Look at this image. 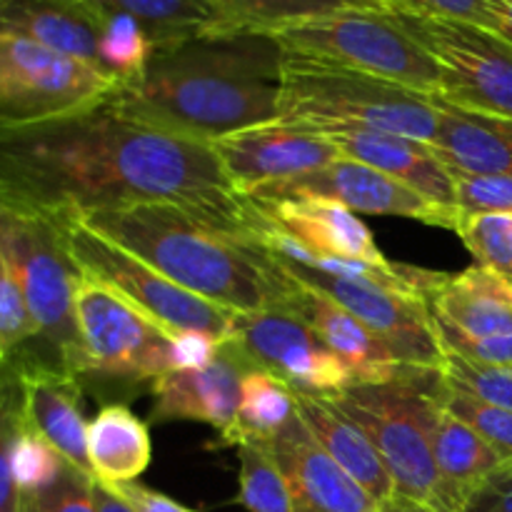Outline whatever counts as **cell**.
I'll use <instances>...</instances> for the list:
<instances>
[{
  "mask_svg": "<svg viewBox=\"0 0 512 512\" xmlns=\"http://www.w3.org/2000/svg\"><path fill=\"white\" fill-rule=\"evenodd\" d=\"M0 253L8 260L25 305L38 325V350L30 360L78 378L80 338L75 288L80 270L53 220L0 200Z\"/></svg>",
  "mask_w": 512,
  "mask_h": 512,
  "instance_id": "6",
  "label": "cell"
},
{
  "mask_svg": "<svg viewBox=\"0 0 512 512\" xmlns=\"http://www.w3.org/2000/svg\"><path fill=\"white\" fill-rule=\"evenodd\" d=\"M20 428H23L20 375L15 365L5 360L3 378H0V512H20V500H23L10 468V450Z\"/></svg>",
  "mask_w": 512,
  "mask_h": 512,
  "instance_id": "36",
  "label": "cell"
},
{
  "mask_svg": "<svg viewBox=\"0 0 512 512\" xmlns=\"http://www.w3.org/2000/svg\"><path fill=\"white\" fill-rule=\"evenodd\" d=\"M273 258L288 278L320 290L340 308L355 315L360 323L368 325L405 368L443 373L445 353L435 335L433 318H430V308L423 295L370 283V280L338 278V275L303 268L278 255Z\"/></svg>",
  "mask_w": 512,
  "mask_h": 512,
  "instance_id": "12",
  "label": "cell"
},
{
  "mask_svg": "<svg viewBox=\"0 0 512 512\" xmlns=\"http://www.w3.org/2000/svg\"><path fill=\"white\" fill-rule=\"evenodd\" d=\"M390 13L415 15V18L450 20L493 30L490 0H385Z\"/></svg>",
  "mask_w": 512,
  "mask_h": 512,
  "instance_id": "41",
  "label": "cell"
},
{
  "mask_svg": "<svg viewBox=\"0 0 512 512\" xmlns=\"http://www.w3.org/2000/svg\"><path fill=\"white\" fill-rule=\"evenodd\" d=\"M378 512H435V510L428 508V505H423V503H415V500L395 495V498H390L388 503L380 505Z\"/></svg>",
  "mask_w": 512,
  "mask_h": 512,
  "instance_id": "47",
  "label": "cell"
},
{
  "mask_svg": "<svg viewBox=\"0 0 512 512\" xmlns=\"http://www.w3.org/2000/svg\"><path fill=\"white\" fill-rule=\"evenodd\" d=\"M455 233L475 265L512 280V213H460Z\"/></svg>",
  "mask_w": 512,
  "mask_h": 512,
  "instance_id": "33",
  "label": "cell"
},
{
  "mask_svg": "<svg viewBox=\"0 0 512 512\" xmlns=\"http://www.w3.org/2000/svg\"><path fill=\"white\" fill-rule=\"evenodd\" d=\"M285 53L440 95L443 68L395 13H345L273 33Z\"/></svg>",
  "mask_w": 512,
  "mask_h": 512,
  "instance_id": "8",
  "label": "cell"
},
{
  "mask_svg": "<svg viewBox=\"0 0 512 512\" xmlns=\"http://www.w3.org/2000/svg\"><path fill=\"white\" fill-rule=\"evenodd\" d=\"M278 123L323 135L370 130L433 143L440 108L435 95L285 53Z\"/></svg>",
  "mask_w": 512,
  "mask_h": 512,
  "instance_id": "4",
  "label": "cell"
},
{
  "mask_svg": "<svg viewBox=\"0 0 512 512\" xmlns=\"http://www.w3.org/2000/svg\"><path fill=\"white\" fill-rule=\"evenodd\" d=\"M443 373L410 370L388 383L350 385L330 395L335 405L358 423L378 450L395 485V495L438 512V468L430 430L440 413L438 390Z\"/></svg>",
  "mask_w": 512,
  "mask_h": 512,
  "instance_id": "5",
  "label": "cell"
},
{
  "mask_svg": "<svg viewBox=\"0 0 512 512\" xmlns=\"http://www.w3.org/2000/svg\"><path fill=\"white\" fill-rule=\"evenodd\" d=\"M118 83L83 60L0 33V128L43 123L103 103Z\"/></svg>",
  "mask_w": 512,
  "mask_h": 512,
  "instance_id": "10",
  "label": "cell"
},
{
  "mask_svg": "<svg viewBox=\"0 0 512 512\" xmlns=\"http://www.w3.org/2000/svg\"><path fill=\"white\" fill-rule=\"evenodd\" d=\"M88 460L100 483H135L153 460L148 423L125 403H105L88 423Z\"/></svg>",
  "mask_w": 512,
  "mask_h": 512,
  "instance_id": "27",
  "label": "cell"
},
{
  "mask_svg": "<svg viewBox=\"0 0 512 512\" xmlns=\"http://www.w3.org/2000/svg\"><path fill=\"white\" fill-rule=\"evenodd\" d=\"M443 380L450 388L512 413V368L478 365L445 353Z\"/></svg>",
  "mask_w": 512,
  "mask_h": 512,
  "instance_id": "38",
  "label": "cell"
},
{
  "mask_svg": "<svg viewBox=\"0 0 512 512\" xmlns=\"http://www.w3.org/2000/svg\"><path fill=\"white\" fill-rule=\"evenodd\" d=\"M240 198L265 185L290 183L343 158L323 133L283 123L258 125L210 143Z\"/></svg>",
  "mask_w": 512,
  "mask_h": 512,
  "instance_id": "15",
  "label": "cell"
},
{
  "mask_svg": "<svg viewBox=\"0 0 512 512\" xmlns=\"http://www.w3.org/2000/svg\"><path fill=\"white\" fill-rule=\"evenodd\" d=\"M0 5H3V0H0Z\"/></svg>",
  "mask_w": 512,
  "mask_h": 512,
  "instance_id": "49",
  "label": "cell"
},
{
  "mask_svg": "<svg viewBox=\"0 0 512 512\" xmlns=\"http://www.w3.org/2000/svg\"><path fill=\"white\" fill-rule=\"evenodd\" d=\"M258 368L238 340L223 345L218 360L203 370H173L150 385L155 405L153 423L165 420H193L210 425L218 433L208 448H220L233 433L238 415L240 388L248 370Z\"/></svg>",
  "mask_w": 512,
  "mask_h": 512,
  "instance_id": "16",
  "label": "cell"
},
{
  "mask_svg": "<svg viewBox=\"0 0 512 512\" xmlns=\"http://www.w3.org/2000/svg\"><path fill=\"white\" fill-rule=\"evenodd\" d=\"M20 512H98L93 503V475L65 463L50 488L23 495Z\"/></svg>",
  "mask_w": 512,
  "mask_h": 512,
  "instance_id": "39",
  "label": "cell"
},
{
  "mask_svg": "<svg viewBox=\"0 0 512 512\" xmlns=\"http://www.w3.org/2000/svg\"><path fill=\"white\" fill-rule=\"evenodd\" d=\"M295 420H298L295 390L270 370L253 368L243 378L233 433L220 448H238L240 443L268 445Z\"/></svg>",
  "mask_w": 512,
  "mask_h": 512,
  "instance_id": "29",
  "label": "cell"
},
{
  "mask_svg": "<svg viewBox=\"0 0 512 512\" xmlns=\"http://www.w3.org/2000/svg\"><path fill=\"white\" fill-rule=\"evenodd\" d=\"M463 512H512V465L490 475Z\"/></svg>",
  "mask_w": 512,
  "mask_h": 512,
  "instance_id": "43",
  "label": "cell"
},
{
  "mask_svg": "<svg viewBox=\"0 0 512 512\" xmlns=\"http://www.w3.org/2000/svg\"><path fill=\"white\" fill-rule=\"evenodd\" d=\"M155 53V43L138 20L128 15H110L103 18L100 33V68L118 85H128L143 75L150 58Z\"/></svg>",
  "mask_w": 512,
  "mask_h": 512,
  "instance_id": "31",
  "label": "cell"
},
{
  "mask_svg": "<svg viewBox=\"0 0 512 512\" xmlns=\"http://www.w3.org/2000/svg\"><path fill=\"white\" fill-rule=\"evenodd\" d=\"M493 33L512 45V0H490Z\"/></svg>",
  "mask_w": 512,
  "mask_h": 512,
  "instance_id": "46",
  "label": "cell"
},
{
  "mask_svg": "<svg viewBox=\"0 0 512 512\" xmlns=\"http://www.w3.org/2000/svg\"><path fill=\"white\" fill-rule=\"evenodd\" d=\"M53 223L63 233L70 258L80 275L108 285L133 308L155 320L160 328L173 335L183 330H198L213 335L220 343H230L235 338L238 313L180 288L138 255L90 230L83 220L63 218Z\"/></svg>",
  "mask_w": 512,
  "mask_h": 512,
  "instance_id": "9",
  "label": "cell"
},
{
  "mask_svg": "<svg viewBox=\"0 0 512 512\" xmlns=\"http://www.w3.org/2000/svg\"><path fill=\"white\" fill-rule=\"evenodd\" d=\"M100 18L128 15L153 38L155 50L203 33L225 30L215 0H83Z\"/></svg>",
  "mask_w": 512,
  "mask_h": 512,
  "instance_id": "28",
  "label": "cell"
},
{
  "mask_svg": "<svg viewBox=\"0 0 512 512\" xmlns=\"http://www.w3.org/2000/svg\"><path fill=\"white\" fill-rule=\"evenodd\" d=\"M288 198H328L353 213L395 215V218H410L445 230H455L460 220L458 208L435 203L380 170L348 158L333 160L325 168L290 180V183L265 185L245 195L250 203H278Z\"/></svg>",
  "mask_w": 512,
  "mask_h": 512,
  "instance_id": "13",
  "label": "cell"
},
{
  "mask_svg": "<svg viewBox=\"0 0 512 512\" xmlns=\"http://www.w3.org/2000/svg\"><path fill=\"white\" fill-rule=\"evenodd\" d=\"M10 363V360H8ZM20 375L23 423L53 445L65 463L90 473L88 420L78 378L43 363H13Z\"/></svg>",
  "mask_w": 512,
  "mask_h": 512,
  "instance_id": "19",
  "label": "cell"
},
{
  "mask_svg": "<svg viewBox=\"0 0 512 512\" xmlns=\"http://www.w3.org/2000/svg\"><path fill=\"white\" fill-rule=\"evenodd\" d=\"M0 33L35 40L68 58L100 68L103 18L83 0H3Z\"/></svg>",
  "mask_w": 512,
  "mask_h": 512,
  "instance_id": "23",
  "label": "cell"
},
{
  "mask_svg": "<svg viewBox=\"0 0 512 512\" xmlns=\"http://www.w3.org/2000/svg\"><path fill=\"white\" fill-rule=\"evenodd\" d=\"M223 345L218 338L198 330L175 333L170 343V365L173 370H203L218 360Z\"/></svg>",
  "mask_w": 512,
  "mask_h": 512,
  "instance_id": "42",
  "label": "cell"
},
{
  "mask_svg": "<svg viewBox=\"0 0 512 512\" xmlns=\"http://www.w3.org/2000/svg\"><path fill=\"white\" fill-rule=\"evenodd\" d=\"M0 345L10 363L30 360L38 350V325L25 305L23 290L0 253Z\"/></svg>",
  "mask_w": 512,
  "mask_h": 512,
  "instance_id": "34",
  "label": "cell"
},
{
  "mask_svg": "<svg viewBox=\"0 0 512 512\" xmlns=\"http://www.w3.org/2000/svg\"><path fill=\"white\" fill-rule=\"evenodd\" d=\"M440 128L430 145L450 173L512 178V120L473 113L435 95Z\"/></svg>",
  "mask_w": 512,
  "mask_h": 512,
  "instance_id": "25",
  "label": "cell"
},
{
  "mask_svg": "<svg viewBox=\"0 0 512 512\" xmlns=\"http://www.w3.org/2000/svg\"><path fill=\"white\" fill-rule=\"evenodd\" d=\"M10 468H13V478L20 495H25L50 488L63 473L65 460L60 458L53 445L45 443L40 435L25 428L23 423L20 433L15 435L13 450H10Z\"/></svg>",
  "mask_w": 512,
  "mask_h": 512,
  "instance_id": "37",
  "label": "cell"
},
{
  "mask_svg": "<svg viewBox=\"0 0 512 512\" xmlns=\"http://www.w3.org/2000/svg\"><path fill=\"white\" fill-rule=\"evenodd\" d=\"M298 415L315 443L380 505L395 498V485L380 460L378 450L370 443L365 430L348 418L328 395L298 393L295 390Z\"/></svg>",
  "mask_w": 512,
  "mask_h": 512,
  "instance_id": "24",
  "label": "cell"
},
{
  "mask_svg": "<svg viewBox=\"0 0 512 512\" xmlns=\"http://www.w3.org/2000/svg\"><path fill=\"white\" fill-rule=\"evenodd\" d=\"M430 445L438 468V512H463L485 480L505 465L470 425L443 405L430 430Z\"/></svg>",
  "mask_w": 512,
  "mask_h": 512,
  "instance_id": "26",
  "label": "cell"
},
{
  "mask_svg": "<svg viewBox=\"0 0 512 512\" xmlns=\"http://www.w3.org/2000/svg\"><path fill=\"white\" fill-rule=\"evenodd\" d=\"M0 200L48 220L140 203H175L223 223H248L208 143L125 113L113 95L90 108L0 128Z\"/></svg>",
  "mask_w": 512,
  "mask_h": 512,
  "instance_id": "1",
  "label": "cell"
},
{
  "mask_svg": "<svg viewBox=\"0 0 512 512\" xmlns=\"http://www.w3.org/2000/svg\"><path fill=\"white\" fill-rule=\"evenodd\" d=\"M240 490L238 503L248 512H293L290 490L283 470L273 455L258 443H240Z\"/></svg>",
  "mask_w": 512,
  "mask_h": 512,
  "instance_id": "32",
  "label": "cell"
},
{
  "mask_svg": "<svg viewBox=\"0 0 512 512\" xmlns=\"http://www.w3.org/2000/svg\"><path fill=\"white\" fill-rule=\"evenodd\" d=\"M78 220L233 313L280 308L288 298L290 280L265 248L255 210L248 223H223L175 203H140Z\"/></svg>",
  "mask_w": 512,
  "mask_h": 512,
  "instance_id": "3",
  "label": "cell"
},
{
  "mask_svg": "<svg viewBox=\"0 0 512 512\" xmlns=\"http://www.w3.org/2000/svg\"><path fill=\"white\" fill-rule=\"evenodd\" d=\"M93 503L98 512H135L133 505L113 488L93 478Z\"/></svg>",
  "mask_w": 512,
  "mask_h": 512,
  "instance_id": "45",
  "label": "cell"
},
{
  "mask_svg": "<svg viewBox=\"0 0 512 512\" xmlns=\"http://www.w3.org/2000/svg\"><path fill=\"white\" fill-rule=\"evenodd\" d=\"M258 368L270 370L298 393L338 395L355 385L348 365L288 308L238 313L235 338Z\"/></svg>",
  "mask_w": 512,
  "mask_h": 512,
  "instance_id": "14",
  "label": "cell"
},
{
  "mask_svg": "<svg viewBox=\"0 0 512 512\" xmlns=\"http://www.w3.org/2000/svg\"><path fill=\"white\" fill-rule=\"evenodd\" d=\"M328 138L333 140L343 158L370 165L435 203L458 208L453 173L445 168L430 143L403 138V135L370 133V130L330 133Z\"/></svg>",
  "mask_w": 512,
  "mask_h": 512,
  "instance_id": "22",
  "label": "cell"
},
{
  "mask_svg": "<svg viewBox=\"0 0 512 512\" xmlns=\"http://www.w3.org/2000/svg\"><path fill=\"white\" fill-rule=\"evenodd\" d=\"M423 298L430 313L470 338L512 335V280L483 265L460 273L433 270Z\"/></svg>",
  "mask_w": 512,
  "mask_h": 512,
  "instance_id": "20",
  "label": "cell"
},
{
  "mask_svg": "<svg viewBox=\"0 0 512 512\" xmlns=\"http://www.w3.org/2000/svg\"><path fill=\"white\" fill-rule=\"evenodd\" d=\"M130 505H133L135 512H198L188 505L178 503V500L168 498V495L158 493V490L148 488V485H140L138 480L135 483H123L113 485Z\"/></svg>",
  "mask_w": 512,
  "mask_h": 512,
  "instance_id": "44",
  "label": "cell"
},
{
  "mask_svg": "<svg viewBox=\"0 0 512 512\" xmlns=\"http://www.w3.org/2000/svg\"><path fill=\"white\" fill-rule=\"evenodd\" d=\"M283 470L293 512H378L380 503L360 488L295 420L273 443L263 445Z\"/></svg>",
  "mask_w": 512,
  "mask_h": 512,
  "instance_id": "17",
  "label": "cell"
},
{
  "mask_svg": "<svg viewBox=\"0 0 512 512\" xmlns=\"http://www.w3.org/2000/svg\"><path fill=\"white\" fill-rule=\"evenodd\" d=\"M225 30L278 33L293 25L335 18L345 13H385V0H215Z\"/></svg>",
  "mask_w": 512,
  "mask_h": 512,
  "instance_id": "30",
  "label": "cell"
},
{
  "mask_svg": "<svg viewBox=\"0 0 512 512\" xmlns=\"http://www.w3.org/2000/svg\"><path fill=\"white\" fill-rule=\"evenodd\" d=\"M250 203V200H248ZM273 225L293 235L298 243L315 253L333 258L365 260L383 265L388 258L375 245L368 225L345 205L328 198H288L278 203H250Z\"/></svg>",
  "mask_w": 512,
  "mask_h": 512,
  "instance_id": "21",
  "label": "cell"
},
{
  "mask_svg": "<svg viewBox=\"0 0 512 512\" xmlns=\"http://www.w3.org/2000/svg\"><path fill=\"white\" fill-rule=\"evenodd\" d=\"M460 213H512V178L453 173Z\"/></svg>",
  "mask_w": 512,
  "mask_h": 512,
  "instance_id": "40",
  "label": "cell"
},
{
  "mask_svg": "<svg viewBox=\"0 0 512 512\" xmlns=\"http://www.w3.org/2000/svg\"><path fill=\"white\" fill-rule=\"evenodd\" d=\"M3 368H5V355H3V345H0V378H3Z\"/></svg>",
  "mask_w": 512,
  "mask_h": 512,
  "instance_id": "48",
  "label": "cell"
},
{
  "mask_svg": "<svg viewBox=\"0 0 512 512\" xmlns=\"http://www.w3.org/2000/svg\"><path fill=\"white\" fill-rule=\"evenodd\" d=\"M438 400L450 415L463 420L465 425L475 430L495 453L500 455L505 465H512V413L510 410L495 408V405L483 403V400L473 398L468 393L450 388V385H440Z\"/></svg>",
  "mask_w": 512,
  "mask_h": 512,
  "instance_id": "35",
  "label": "cell"
},
{
  "mask_svg": "<svg viewBox=\"0 0 512 512\" xmlns=\"http://www.w3.org/2000/svg\"><path fill=\"white\" fill-rule=\"evenodd\" d=\"M273 255V253H270ZM290 280L288 298L283 308L298 315L353 373L355 385L360 383H388V380L403 378L405 373L415 368H405L395 360L388 345L368 328L360 323L355 315L340 308L335 300L323 295L320 290L308 288V285Z\"/></svg>",
  "mask_w": 512,
  "mask_h": 512,
  "instance_id": "18",
  "label": "cell"
},
{
  "mask_svg": "<svg viewBox=\"0 0 512 512\" xmlns=\"http://www.w3.org/2000/svg\"><path fill=\"white\" fill-rule=\"evenodd\" d=\"M75 325L80 338V373L83 388H113L135 393L148 388L170 365L173 333L120 298L108 285L80 275L75 288Z\"/></svg>",
  "mask_w": 512,
  "mask_h": 512,
  "instance_id": "7",
  "label": "cell"
},
{
  "mask_svg": "<svg viewBox=\"0 0 512 512\" xmlns=\"http://www.w3.org/2000/svg\"><path fill=\"white\" fill-rule=\"evenodd\" d=\"M443 68L440 98L473 113L512 120V45L493 30L395 13Z\"/></svg>",
  "mask_w": 512,
  "mask_h": 512,
  "instance_id": "11",
  "label": "cell"
},
{
  "mask_svg": "<svg viewBox=\"0 0 512 512\" xmlns=\"http://www.w3.org/2000/svg\"><path fill=\"white\" fill-rule=\"evenodd\" d=\"M285 50L255 30H220L158 48L138 80L113 100L168 133L215 143L278 120Z\"/></svg>",
  "mask_w": 512,
  "mask_h": 512,
  "instance_id": "2",
  "label": "cell"
}]
</instances>
